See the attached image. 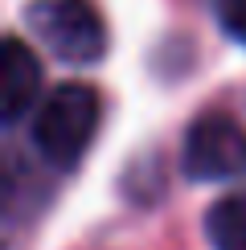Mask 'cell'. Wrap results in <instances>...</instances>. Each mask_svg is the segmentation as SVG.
<instances>
[{"label":"cell","mask_w":246,"mask_h":250,"mask_svg":"<svg viewBox=\"0 0 246 250\" xmlns=\"http://www.w3.org/2000/svg\"><path fill=\"white\" fill-rule=\"evenodd\" d=\"M25 21L62 62H99L107 49V29L86 0H33L25 8Z\"/></svg>","instance_id":"7a4b0ae2"},{"label":"cell","mask_w":246,"mask_h":250,"mask_svg":"<svg viewBox=\"0 0 246 250\" xmlns=\"http://www.w3.org/2000/svg\"><path fill=\"white\" fill-rule=\"evenodd\" d=\"M222 25L234 41L246 45V0H222Z\"/></svg>","instance_id":"8992f818"},{"label":"cell","mask_w":246,"mask_h":250,"mask_svg":"<svg viewBox=\"0 0 246 250\" xmlns=\"http://www.w3.org/2000/svg\"><path fill=\"white\" fill-rule=\"evenodd\" d=\"M181 168L193 181H234L246 172V131L226 115H205L184 131Z\"/></svg>","instance_id":"3957f363"},{"label":"cell","mask_w":246,"mask_h":250,"mask_svg":"<svg viewBox=\"0 0 246 250\" xmlns=\"http://www.w3.org/2000/svg\"><path fill=\"white\" fill-rule=\"evenodd\" d=\"M205 238L213 250H246V193H230L209 205Z\"/></svg>","instance_id":"5b68a950"},{"label":"cell","mask_w":246,"mask_h":250,"mask_svg":"<svg viewBox=\"0 0 246 250\" xmlns=\"http://www.w3.org/2000/svg\"><path fill=\"white\" fill-rule=\"evenodd\" d=\"M41 95V66L37 54L20 37H4L0 54V119L17 123Z\"/></svg>","instance_id":"277c9868"},{"label":"cell","mask_w":246,"mask_h":250,"mask_svg":"<svg viewBox=\"0 0 246 250\" xmlns=\"http://www.w3.org/2000/svg\"><path fill=\"white\" fill-rule=\"evenodd\" d=\"M99 127V95L86 82H62L33 115V144L49 164H74Z\"/></svg>","instance_id":"6da1fadb"}]
</instances>
